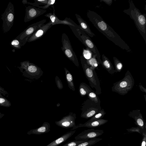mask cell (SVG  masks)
Returning a JSON list of instances; mask_svg holds the SVG:
<instances>
[{
    "label": "cell",
    "mask_w": 146,
    "mask_h": 146,
    "mask_svg": "<svg viewBox=\"0 0 146 146\" xmlns=\"http://www.w3.org/2000/svg\"><path fill=\"white\" fill-rule=\"evenodd\" d=\"M87 16L90 21L99 31L117 45L127 51L130 50L128 46L119 35L96 13L88 10Z\"/></svg>",
    "instance_id": "cell-1"
},
{
    "label": "cell",
    "mask_w": 146,
    "mask_h": 146,
    "mask_svg": "<svg viewBox=\"0 0 146 146\" xmlns=\"http://www.w3.org/2000/svg\"><path fill=\"white\" fill-rule=\"evenodd\" d=\"M74 34L76 36L90 51H92L94 54L97 55V58L98 62L101 64L102 61L100 58L99 52L96 46L92 42L90 37L80 27L69 26Z\"/></svg>",
    "instance_id": "cell-2"
},
{
    "label": "cell",
    "mask_w": 146,
    "mask_h": 146,
    "mask_svg": "<svg viewBox=\"0 0 146 146\" xmlns=\"http://www.w3.org/2000/svg\"><path fill=\"white\" fill-rule=\"evenodd\" d=\"M14 16V5L9 2L4 13L1 15V19L3 21L2 29L4 33H7L12 27Z\"/></svg>",
    "instance_id": "cell-3"
},
{
    "label": "cell",
    "mask_w": 146,
    "mask_h": 146,
    "mask_svg": "<svg viewBox=\"0 0 146 146\" xmlns=\"http://www.w3.org/2000/svg\"><path fill=\"white\" fill-rule=\"evenodd\" d=\"M61 42L62 46L61 48L64 54L76 66L79 67V64L76 55L73 51L68 36L65 33L62 34Z\"/></svg>",
    "instance_id": "cell-4"
},
{
    "label": "cell",
    "mask_w": 146,
    "mask_h": 146,
    "mask_svg": "<svg viewBox=\"0 0 146 146\" xmlns=\"http://www.w3.org/2000/svg\"><path fill=\"white\" fill-rule=\"evenodd\" d=\"M126 74V76L121 80L117 83L112 87V90L119 94L124 95L132 88L134 84V80L130 74Z\"/></svg>",
    "instance_id": "cell-5"
},
{
    "label": "cell",
    "mask_w": 146,
    "mask_h": 146,
    "mask_svg": "<svg viewBox=\"0 0 146 146\" xmlns=\"http://www.w3.org/2000/svg\"><path fill=\"white\" fill-rule=\"evenodd\" d=\"M133 8L134 9H132L130 7V8L131 9L130 16H131L132 19L134 20L137 27L139 30V31L141 34H143V35L144 34L145 36L146 19L145 16L143 14L141 13L139 10L136 8L135 7L134 8H133Z\"/></svg>",
    "instance_id": "cell-6"
},
{
    "label": "cell",
    "mask_w": 146,
    "mask_h": 146,
    "mask_svg": "<svg viewBox=\"0 0 146 146\" xmlns=\"http://www.w3.org/2000/svg\"><path fill=\"white\" fill-rule=\"evenodd\" d=\"M76 118L75 113L70 112L60 120L55 121V123L58 126L66 129L72 128L71 130H73L76 129V125L75 122Z\"/></svg>",
    "instance_id": "cell-7"
},
{
    "label": "cell",
    "mask_w": 146,
    "mask_h": 146,
    "mask_svg": "<svg viewBox=\"0 0 146 146\" xmlns=\"http://www.w3.org/2000/svg\"><path fill=\"white\" fill-rule=\"evenodd\" d=\"M46 19H43L29 26L16 38L19 40H27L37 29L44 24Z\"/></svg>",
    "instance_id": "cell-8"
},
{
    "label": "cell",
    "mask_w": 146,
    "mask_h": 146,
    "mask_svg": "<svg viewBox=\"0 0 146 146\" xmlns=\"http://www.w3.org/2000/svg\"><path fill=\"white\" fill-rule=\"evenodd\" d=\"M104 133V131L102 130L95 129L93 128L88 129L80 133L74 138L76 140H88L97 138L101 135Z\"/></svg>",
    "instance_id": "cell-9"
},
{
    "label": "cell",
    "mask_w": 146,
    "mask_h": 146,
    "mask_svg": "<svg viewBox=\"0 0 146 146\" xmlns=\"http://www.w3.org/2000/svg\"><path fill=\"white\" fill-rule=\"evenodd\" d=\"M46 10L31 6L26 7L24 21L27 22L43 14Z\"/></svg>",
    "instance_id": "cell-10"
},
{
    "label": "cell",
    "mask_w": 146,
    "mask_h": 146,
    "mask_svg": "<svg viewBox=\"0 0 146 146\" xmlns=\"http://www.w3.org/2000/svg\"><path fill=\"white\" fill-rule=\"evenodd\" d=\"M53 13H49L44 15V16L48 18L51 22L52 25L57 24H63L74 27H80L79 25L76 24L70 18H66L63 20L59 19L56 16L55 13V9H53Z\"/></svg>",
    "instance_id": "cell-11"
},
{
    "label": "cell",
    "mask_w": 146,
    "mask_h": 146,
    "mask_svg": "<svg viewBox=\"0 0 146 146\" xmlns=\"http://www.w3.org/2000/svg\"><path fill=\"white\" fill-rule=\"evenodd\" d=\"M20 64V67L31 76L40 77L41 75L40 73H42V72L40 68L28 61L21 62Z\"/></svg>",
    "instance_id": "cell-12"
},
{
    "label": "cell",
    "mask_w": 146,
    "mask_h": 146,
    "mask_svg": "<svg viewBox=\"0 0 146 146\" xmlns=\"http://www.w3.org/2000/svg\"><path fill=\"white\" fill-rule=\"evenodd\" d=\"M52 26V23L50 21L46 24H44L29 37L27 42L34 41L41 38Z\"/></svg>",
    "instance_id": "cell-13"
},
{
    "label": "cell",
    "mask_w": 146,
    "mask_h": 146,
    "mask_svg": "<svg viewBox=\"0 0 146 146\" xmlns=\"http://www.w3.org/2000/svg\"><path fill=\"white\" fill-rule=\"evenodd\" d=\"M80 60L83 70L90 83L94 86H96V80L93 70L88 65L86 60L83 56H80Z\"/></svg>",
    "instance_id": "cell-14"
},
{
    "label": "cell",
    "mask_w": 146,
    "mask_h": 146,
    "mask_svg": "<svg viewBox=\"0 0 146 146\" xmlns=\"http://www.w3.org/2000/svg\"><path fill=\"white\" fill-rule=\"evenodd\" d=\"M129 115L133 118L135 124L143 130H146V123L143 119L142 114L139 111H133L130 113Z\"/></svg>",
    "instance_id": "cell-15"
},
{
    "label": "cell",
    "mask_w": 146,
    "mask_h": 146,
    "mask_svg": "<svg viewBox=\"0 0 146 146\" xmlns=\"http://www.w3.org/2000/svg\"><path fill=\"white\" fill-rule=\"evenodd\" d=\"M108 121V120L100 119L91 121H87L85 123H80L76 125V129L80 127H85L88 128H95L101 126Z\"/></svg>",
    "instance_id": "cell-16"
},
{
    "label": "cell",
    "mask_w": 146,
    "mask_h": 146,
    "mask_svg": "<svg viewBox=\"0 0 146 146\" xmlns=\"http://www.w3.org/2000/svg\"><path fill=\"white\" fill-rule=\"evenodd\" d=\"M75 16L79 23L80 28L83 30L89 36L93 37L95 36L91 31L90 28L86 22L79 15L76 14Z\"/></svg>",
    "instance_id": "cell-17"
},
{
    "label": "cell",
    "mask_w": 146,
    "mask_h": 146,
    "mask_svg": "<svg viewBox=\"0 0 146 146\" xmlns=\"http://www.w3.org/2000/svg\"><path fill=\"white\" fill-rule=\"evenodd\" d=\"M76 130H71L67 132L58 139L55 140L46 146H57L65 141L75 132Z\"/></svg>",
    "instance_id": "cell-18"
},
{
    "label": "cell",
    "mask_w": 146,
    "mask_h": 146,
    "mask_svg": "<svg viewBox=\"0 0 146 146\" xmlns=\"http://www.w3.org/2000/svg\"><path fill=\"white\" fill-rule=\"evenodd\" d=\"M50 123L45 122L40 127L30 130L27 133L29 135H40L45 133L48 132L50 131Z\"/></svg>",
    "instance_id": "cell-19"
},
{
    "label": "cell",
    "mask_w": 146,
    "mask_h": 146,
    "mask_svg": "<svg viewBox=\"0 0 146 146\" xmlns=\"http://www.w3.org/2000/svg\"><path fill=\"white\" fill-rule=\"evenodd\" d=\"M103 61L101 64L110 74H112L115 72L114 67L109 59L104 54L102 55Z\"/></svg>",
    "instance_id": "cell-20"
},
{
    "label": "cell",
    "mask_w": 146,
    "mask_h": 146,
    "mask_svg": "<svg viewBox=\"0 0 146 146\" xmlns=\"http://www.w3.org/2000/svg\"><path fill=\"white\" fill-rule=\"evenodd\" d=\"M82 110L81 117L87 119L92 117L98 112V110L95 108H89L87 110Z\"/></svg>",
    "instance_id": "cell-21"
},
{
    "label": "cell",
    "mask_w": 146,
    "mask_h": 146,
    "mask_svg": "<svg viewBox=\"0 0 146 146\" xmlns=\"http://www.w3.org/2000/svg\"><path fill=\"white\" fill-rule=\"evenodd\" d=\"M27 40H20L16 38L12 40L10 42V44L13 47L16 49H20L27 42Z\"/></svg>",
    "instance_id": "cell-22"
},
{
    "label": "cell",
    "mask_w": 146,
    "mask_h": 146,
    "mask_svg": "<svg viewBox=\"0 0 146 146\" xmlns=\"http://www.w3.org/2000/svg\"><path fill=\"white\" fill-rule=\"evenodd\" d=\"M68 86L70 89L73 91L75 90L72 76L69 71L66 68H64Z\"/></svg>",
    "instance_id": "cell-23"
},
{
    "label": "cell",
    "mask_w": 146,
    "mask_h": 146,
    "mask_svg": "<svg viewBox=\"0 0 146 146\" xmlns=\"http://www.w3.org/2000/svg\"><path fill=\"white\" fill-rule=\"evenodd\" d=\"M102 140V138H93L86 140L81 143L78 144L76 146H91L95 144Z\"/></svg>",
    "instance_id": "cell-24"
},
{
    "label": "cell",
    "mask_w": 146,
    "mask_h": 146,
    "mask_svg": "<svg viewBox=\"0 0 146 146\" xmlns=\"http://www.w3.org/2000/svg\"><path fill=\"white\" fill-rule=\"evenodd\" d=\"M96 55L94 54L92 57L86 60L87 64L91 66L90 68L92 70L98 66V64L99 63L96 59Z\"/></svg>",
    "instance_id": "cell-25"
},
{
    "label": "cell",
    "mask_w": 146,
    "mask_h": 146,
    "mask_svg": "<svg viewBox=\"0 0 146 146\" xmlns=\"http://www.w3.org/2000/svg\"><path fill=\"white\" fill-rule=\"evenodd\" d=\"M48 0H35V2L32 3L27 2L26 0H23L22 3L24 4H28L35 7H38L40 5H45L48 2Z\"/></svg>",
    "instance_id": "cell-26"
},
{
    "label": "cell",
    "mask_w": 146,
    "mask_h": 146,
    "mask_svg": "<svg viewBox=\"0 0 146 146\" xmlns=\"http://www.w3.org/2000/svg\"><path fill=\"white\" fill-rule=\"evenodd\" d=\"M80 93L82 96H84L91 92L87 85L84 83H81L79 87Z\"/></svg>",
    "instance_id": "cell-27"
},
{
    "label": "cell",
    "mask_w": 146,
    "mask_h": 146,
    "mask_svg": "<svg viewBox=\"0 0 146 146\" xmlns=\"http://www.w3.org/2000/svg\"><path fill=\"white\" fill-rule=\"evenodd\" d=\"M105 114L106 113L105 112L104 110L103 109H102L100 111L98 112V113H96L88 121H89L101 119L104 116Z\"/></svg>",
    "instance_id": "cell-28"
},
{
    "label": "cell",
    "mask_w": 146,
    "mask_h": 146,
    "mask_svg": "<svg viewBox=\"0 0 146 146\" xmlns=\"http://www.w3.org/2000/svg\"><path fill=\"white\" fill-rule=\"evenodd\" d=\"M126 130L129 133L137 132L142 135L145 130H143L138 126L133 127L129 129H126Z\"/></svg>",
    "instance_id": "cell-29"
},
{
    "label": "cell",
    "mask_w": 146,
    "mask_h": 146,
    "mask_svg": "<svg viewBox=\"0 0 146 146\" xmlns=\"http://www.w3.org/2000/svg\"><path fill=\"white\" fill-rule=\"evenodd\" d=\"M87 139L76 140L69 141L62 146H76Z\"/></svg>",
    "instance_id": "cell-30"
},
{
    "label": "cell",
    "mask_w": 146,
    "mask_h": 146,
    "mask_svg": "<svg viewBox=\"0 0 146 146\" xmlns=\"http://www.w3.org/2000/svg\"><path fill=\"white\" fill-rule=\"evenodd\" d=\"M113 59L115 68V71L116 70V72H119L121 71L123 68L122 64L117 58L113 57Z\"/></svg>",
    "instance_id": "cell-31"
},
{
    "label": "cell",
    "mask_w": 146,
    "mask_h": 146,
    "mask_svg": "<svg viewBox=\"0 0 146 146\" xmlns=\"http://www.w3.org/2000/svg\"><path fill=\"white\" fill-rule=\"evenodd\" d=\"M11 105V103L10 101L3 97L0 96V106L9 107Z\"/></svg>",
    "instance_id": "cell-32"
},
{
    "label": "cell",
    "mask_w": 146,
    "mask_h": 146,
    "mask_svg": "<svg viewBox=\"0 0 146 146\" xmlns=\"http://www.w3.org/2000/svg\"><path fill=\"white\" fill-rule=\"evenodd\" d=\"M55 1V0H48L47 3L45 5L43 6H39L38 7V8L44 10H45L49 7L50 6L52 7L54 6Z\"/></svg>",
    "instance_id": "cell-33"
},
{
    "label": "cell",
    "mask_w": 146,
    "mask_h": 146,
    "mask_svg": "<svg viewBox=\"0 0 146 146\" xmlns=\"http://www.w3.org/2000/svg\"><path fill=\"white\" fill-rule=\"evenodd\" d=\"M92 53L91 51L89 49L87 50L84 49L83 50V57L86 60H88L92 57Z\"/></svg>",
    "instance_id": "cell-34"
},
{
    "label": "cell",
    "mask_w": 146,
    "mask_h": 146,
    "mask_svg": "<svg viewBox=\"0 0 146 146\" xmlns=\"http://www.w3.org/2000/svg\"><path fill=\"white\" fill-rule=\"evenodd\" d=\"M88 96L89 98L93 101L96 103L98 102V98L96 94L94 93L90 92L88 94Z\"/></svg>",
    "instance_id": "cell-35"
},
{
    "label": "cell",
    "mask_w": 146,
    "mask_h": 146,
    "mask_svg": "<svg viewBox=\"0 0 146 146\" xmlns=\"http://www.w3.org/2000/svg\"><path fill=\"white\" fill-rule=\"evenodd\" d=\"M55 80L58 88L60 90L62 89L63 88V85L61 80L57 76H56Z\"/></svg>",
    "instance_id": "cell-36"
},
{
    "label": "cell",
    "mask_w": 146,
    "mask_h": 146,
    "mask_svg": "<svg viewBox=\"0 0 146 146\" xmlns=\"http://www.w3.org/2000/svg\"><path fill=\"white\" fill-rule=\"evenodd\" d=\"M142 135L143 137L140 146H145L146 144V130L144 131Z\"/></svg>",
    "instance_id": "cell-37"
},
{
    "label": "cell",
    "mask_w": 146,
    "mask_h": 146,
    "mask_svg": "<svg viewBox=\"0 0 146 146\" xmlns=\"http://www.w3.org/2000/svg\"><path fill=\"white\" fill-rule=\"evenodd\" d=\"M139 88L143 92H144L145 93H146V89L144 88L142 85H139Z\"/></svg>",
    "instance_id": "cell-38"
},
{
    "label": "cell",
    "mask_w": 146,
    "mask_h": 146,
    "mask_svg": "<svg viewBox=\"0 0 146 146\" xmlns=\"http://www.w3.org/2000/svg\"><path fill=\"white\" fill-rule=\"evenodd\" d=\"M0 96H2V95H1V94H0Z\"/></svg>",
    "instance_id": "cell-39"
},
{
    "label": "cell",
    "mask_w": 146,
    "mask_h": 146,
    "mask_svg": "<svg viewBox=\"0 0 146 146\" xmlns=\"http://www.w3.org/2000/svg\"><path fill=\"white\" fill-rule=\"evenodd\" d=\"M0 117H1V115H0Z\"/></svg>",
    "instance_id": "cell-40"
}]
</instances>
